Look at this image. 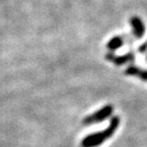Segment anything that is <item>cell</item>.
Instances as JSON below:
<instances>
[{"instance_id":"3957f363","label":"cell","mask_w":147,"mask_h":147,"mask_svg":"<svg viewBox=\"0 0 147 147\" xmlns=\"http://www.w3.org/2000/svg\"><path fill=\"white\" fill-rule=\"evenodd\" d=\"M105 59L111 62V63L117 65V67H121V65H125V64L128 63L131 64L132 62H134L135 54L133 52H128L123 55H117L113 52H109L105 54Z\"/></svg>"},{"instance_id":"6da1fadb","label":"cell","mask_w":147,"mask_h":147,"mask_svg":"<svg viewBox=\"0 0 147 147\" xmlns=\"http://www.w3.org/2000/svg\"><path fill=\"white\" fill-rule=\"evenodd\" d=\"M119 122L121 121H119V117H113L106 129L102 130L101 132H97V133H93L86 136L81 141V147H97L99 145L103 144L106 140H108L110 137H113L115 135L119 126Z\"/></svg>"},{"instance_id":"8992f818","label":"cell","mask_w":147,"mask_h":147,"mask_svg":"<svg viewBox=\"0 0 147 147\" xmlns=\"http://www.w3.org/2000/svg\"><path fill=\"white\" fill-rule=\"evenodd\" d=\"M124 38L122 36H113V38H110L108 42L106 43V48L110 51V52H115V50L119 49L124 45Z\"/></svg>"},{"instance_id":"5b68a950","label":"cell","mask_w":147,"mask_h":147,"mask_svg":"<svg viewBox=\"0 0 147 147\" xmlns=\"http://www.w3.org/2000/svg\"><path fill=\"white\" fill-rule=\"evenodd\" d=\"M125 75L131 77H136V78L141 79L144 82H147V69H141L136 65H129L125 69Z\"/></svg>"},{"instance_id":"ba28073f","label":"cell","mask_w":147,"mask_h":147,"mask_svg":"<svg viewBox=\"0 0 147 147\" xmlns=\"http://www.w3.org/2000/svg\"><path fill=\"white\" fill-rule=\"evenodd\" d=\"M145 60L147 61V52H146V57H145Z\"/></svg>"},{"instance_id":"52a82bcc","label":"cell","mask_w":147,"mask_h":147,"mask_svg":"<svg viewBox=\"0 0 147 147\" xmlns=\"http://www.w3.org/2000/svg\"><path fill=\"white\" fill-rule=\"evenodd\" d=\"M138 52H140V53H146L147 52V40L145 42H143V43L139 46V48H138Z\"/></svg>"},{"instance_id":"7a4b0ae2","label":"cell","mask_w":147,"mask_h":147,"mask_svg":"<svg viewBox=\"0 0 147 147\" xmlns=\"http://www.w3.org/2000/svg\"><path fill=\"white\" fill-rule=\"evenodd\" d=\"M113 113V106L111 104H107L104 105L102 108L99 110L95 111V113H91V115H87L85 119H83V125L84 126H90V125L98 124L100 122H103L106 119L110 117Z\"/></svg>"},{"instance_id":"277c9868","label":"cell","mask_w":147,"mask_h":147,"mask_svg":"<svg viewBox=\"0 0 147 147\" xmlns=\"http://www.w3.org/2000/svg\"><path fill=\"white\" fill-rule=\"evenodd\" d=\"M129 23H130V26L133 30V35L135 38L141 39L144 37L145 33H146V27H145V24L143 23V21L139 16H134L130 18Z\"/></svg>"}]
</instances>
